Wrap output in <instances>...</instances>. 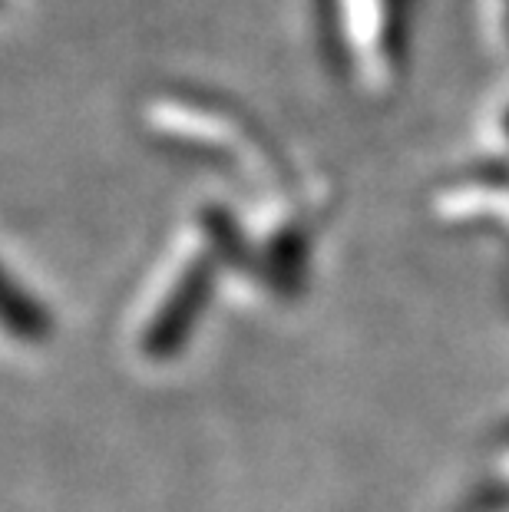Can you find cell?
<instances>
[{"label": "cell", "mask_w": 509, "mask_h": 512, "mask_svg": "<svg viewBox=\"0 0 509 512\" xmlns=\"http://www.w3.org/2000/svg\"><path fill=\"white\" fill-rule=\"evenodd\" d=\"M496 126H500V143L509 149V106L500 113V123H496Z\"/></svg>", "instance_id": "obj_4"}, {"label": "cell", "mask_w": 509, "mask_h": 512, "mask_svg": "<svg viewBox=\"0 0 509 512\" xmlns=\"http://www.w3.org/2000/svg\"><path fill=\"white\" fill-rule=\"evenodd\" d=\"M500 512H509V503H506V506H503V509H500Z\"/></svg>", "instance_id": "obj_5"}, {"label": "cell", "mask_w": 509, "mask_h": 512, "mask_svg": "<svg viewBox=\"0 0 509 512\" xmlns=\"http://www.w3.org/2000/svg\"><path fill=\"white\" fill-rule=\"evenodd\" d=\"M242 271V225L222 205H202L172 238L129 321L139 361L169 364L192 341L219 281Z\"/></svg>", "instance_id": "obj_1"}, {"label": "cell", "mask_w": 509, "mask_h": 512, "mask_svg": "<svg viewBox=\"0 0 509 512\" xmlns=\"http://www.w3.org/2000/svg\"><path fill=\"white\" fill-rule=\"evenodd\" d=\"M321 185L278 179L262 192L242 225V271L268 294H295L308 278L311 248L324 219Z\"/></svg>", "instance_id": "obj_2"}, {"label": "cell", "mask_w": 509, "mask_h": 512, "mask_svg": "<svg viewBox=\"0 0 509 512\" xmlns=\"http://www.w3.org/2000/svg\"><path fill=\"white\" fill-rule=\"evenodd\" d=\"M433 209L447 222H509V172L453 179L433 195Z\"/></svg>", "instance_id": "obj_3"}]
</instances>
